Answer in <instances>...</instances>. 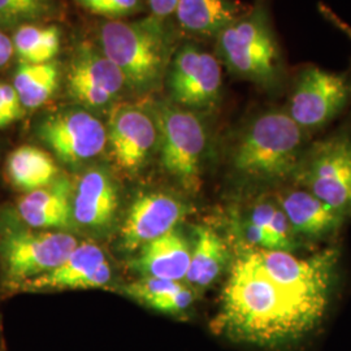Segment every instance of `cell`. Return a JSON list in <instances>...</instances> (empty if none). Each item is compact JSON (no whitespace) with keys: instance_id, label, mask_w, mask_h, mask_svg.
I'll use <instances>...</instances> for the list:
<instances>
[{"instance_id":"cell-28","label":"cell","mask_w":351,"mask_h":351,"mask_svg":"<svg viewBox=\"0 0 351 351\" xmlns=\"http://www.w3.org/2000/svg\"><path fill=\"white\" fill-rule=\"evenodd\" d=\"M319 12L323 14V17L326 19V21H329L332 25L336 26L339 32H342L346 37L349 38L351 42V26L346 24L342 19H339V16L332 11V8H329L326 4L320 3L319 4Z\"/></svg>"},{"instance_id":"cell-1","label":"cell","mask_w":351,"mask_h":351,"mask_svg":"<svg viewBox=\"0 0 351 351\" xmlns=\"http://www.w3.org/2000/svg\"><path fill=\"white\" fill-rule=\"evenodd\" d=\"M337 263L336 249L307 258L288 251H242L230 267L213 332L269 350L301 343L326 317Z\"/></svg>"},{"instance_id":"cell-21","label":"cell","mask_w":351,"mask_h":351,"mask_svg":"<svg viewBox=\"0 0 351 351\" xmlns=\"http://www.w3.org/2000/svg\"><path fill=\"white\" fill-rule=\"evenodd\" d=\"M5 171L13 188L24 194L49 186L60 176L50 154L32 145L14 149L8 155Z\"/></svg>"},{"instance_id":"cell-14","label":"cell","mask_w":351,"mask_h":351,"mask_svg":"<svg viewBox=\"0 0 351 351\" xmlns=\"http://www.w3.org/2000/svg\"><path fill=\"white\" fill-rule=\"evenodd\" d=\"M188 207L167 193H146L129 207L121 226V245L128 252L142 249L151 241L176 229Z\"/></svg>"},{"instance_id":"cell-16","label":"cell","mask_w":351,"mask_h":351,"mask_svg":"<svg viewBox=\"0 0 351 351\" xmlns=\"http://www.w3.org/2000/svg\"><path fill=\"white\" fill-rule=\"evenodd\" d=\"M119 207L116 182L103 168L88 169L80 177L73 190V221L85 228L110 226Z\"/></svg>"},{"instance_id":"cell-5","label":"cell","mask_w":351,"mask_h":351,"mask_svg":"<svg viewBox=\"0 0 351 351\" xmlns=\"http://www.w3.org/2000/svg\"><path fill=\"white\" fill-rule=\"evenodd\" d=\"M80 242L58 230H39L21 221L16 210H0V287L14 293L24 281L43 275L69 256Z\"/></svg>"},{"instance_id":"cell-4","label":"cell","mask_w":351,"mask_h":351,"mask_svg":"<svg viewBox=\"0 0 351 351\" xmlns=\"http://www.w3.org/2000/svg\"><path fill=\"white\" fill-rule=\"evenodd\" d=\"M216 40L217 59L236 77L265 90L282 85L285 64L265 0H256Z\"/></svg>"},{"instance_id":"cell-29","label":"cell","mask_w":351,"mask_h":351,"mask_svg":"<svg viewBox=\"0 0 351 351\" xmlns=\"http://www.w3.org/2000/svg\"><path fill=\"white\" fill-rule=\"evenodd\" d=\"M14 49H13L12 38L8 37L4 32L0 30V68L5 66L11 62Z\"/></svg>"},{"instance_id":"cell-17","label":"cell","mask_w":351,"mask_h":351,"mask_svg":"<svg viewBox=\"0 0 351 351\" xmlns=\"http://www.w3.org/2000/svg\"><path fill=\"white\" fill-rule=\"evenodd\" d=\"M274 199L287 215L297 237L319 239L339 229L343 215L297 185L277 191Z\"/></svg>"},{"instance_id":"cell-2","label":"cell","mask_w":351,"mask_h":351,"mask_svg":"<svg viewBox=\"0 0 351 351\" xmlns=\"http://www.w3.org/2000/svg\"><path fill=\"white\" fill-rule=\"evenodd\" d=\"M306 150V132L288 112L268 110L242 130L232 152V167L247 181L278 184L294 178Z\"/></svg>"},{"instance_id":"cell-15","label":"cell","mask_w":351,"mask_h":351,"mask_svg":"<svg viewBox=\"0 0 351 351\" xmlns=\"http://www.w3.org/2000/svg\"><path fill=\"white\" fill-rule=\"evenodd\" d=\"M75 186L64 176L51 185L24 194L17 202L16 213L26 226L39 230L65 229L73 221Z\"/></svg>"},{"instance_id":"cell-23","label":"cell","mask_w":351,"mask_h":351,"mask_svg":"<svg viewBox=\"0 0 351 351\" xmlns=\"http://www.w3.org/2000/svg\"><path fill=\"white\" fill-rule=\"evenodd\" d=\"M12 43L21 64L50 63L62 47V32L53 25L20 26L13 34Z\"/></svg>"},{"instance_id":"cell-25","label":"cell","mask_w":351,"mask_h":351,"mask_svg":"<svg viewBox=\"0 0 351 351\" xmlns=\"http://www.w3.org/2000/svg\"><path fill=\"white\" fill-rule=\"evenodd\" d=\"M58 10L56 0H0V30L39 25L55 17Z\"/></svg>"},{"instance_id":"cell-6","label":"cell","mask_w":351,"mask_h":351,"mask_svg":"<svg viewBox=\"0 0 351 351\" xmlns=\"http://www.w3.org/2000/svg\"><path fill=\"white\" fill-rule=\"evenodd\" d=\"M164 169L189 193L202 186V167L208 136L201 119L177 104H159L155 110Z\"/></svg>"},{"instance_id":"cell-30","label":"cell","mask_w":351,"mask_h":351,"mask_svg":"<svg viewBox=\"0 0 351 351\" xmlns=\"http://www.w3.org/2000/svg\"><path fill=\"white\" fill-rule=\"evenodd\" d=\"M13 120L10 116V113L7 111V107L4 104V99L0 91V128H7L8 125L12 124Z\"/></svg>"},{"instance_id":"cell-26","label":"cell","mask_w":351,"mask_h":351,"mask_svg":"<svg viewBox=\"0 0 351 351\" xmlns=\"http://www.w3.org/2000/svg\"><path fill=\"white\" fill-rule=\"evenodd\" d=\"M86 11L112 20L133 16L142 10V0H75Z\"/></svg>"},{"instance_id":"cell-27","label":"cell","mask_w":351,"mask_h":351,"mask_svg":"<svg viewBox=\"0 0 351 351\" xmlns=\"http://www.w3.org/2000/svg\"><path fill=\"white\" fill-rule=\"evenodd\" d=\"M146 1L150 8L151 16L162 20L173 14L176 7L178 4V0H146Z\"/></svg>"},{"instance_id":"cell-11","label":"cell","mask_w":351,"mask_h":351,"mask_svg":"<svg viewBox=\"0 0 351 351\" xmlns=\"http://www.w3.org/2000/svg\"><path fill=\"white\" fill-rule=\"evenodd\" d=\"M66 86L71 97L86 108H103L111 104L126 88L120 69L93 46L75 51L68 69Z\"/></svg>"},{"instance_id":"cell-12","label":"cell","mask_w":351,"mask_h":351,"mask_svg":"<svg viewBox=\"0 0 351 351\" xmlns=\"http://www.w3.org/2000/svg\"><path fill=\"white\" fill-rule=\"evenodd\" d=\"M159 132L155 119L136 106L112 111L107 128V145L114 164L126 173H136L156 147Z\"/></svg>"},{"instance_id":"cell-10","label":"cell","mask_w":351,"mask_h":351,"mask_svg":"<svg viewBox=\"0 0 351 351\" xmlns=\"http://www.w3.org/2000/svg\"><path fill=\"white\" fill-rule=\"evenodd\" d=\"M38 137L60 162L80 165L104 151L107 128L85 108H66L43 119Z\"/></svg>"},{"instance_id":"cell-19","label":"cell","mask_w":351,"mask_h":351,"mask_svg":"<svg viewBox=\"0 0 351 351\" xmlns=\"http://www.w3.org/2000/svg\"><path fill=\"white\" fill-rule=\"evenodd\" d=\"M190 256L188 241L173 229L145 245L136 264L145 277L182 282L188 274Z\"/></svg>"},{"instance_id":"cell-9","label":"cell","mask_w":351,"mask_h":351,"mask_svg":"<svg viewBox=\"0 0 351 351\" xmlns=\"http://www.w3.org/2000/svg\"><path fill=\"white\" fill-rule=\"evenodd\" d=\"M175 104L186 110L213 108L221 97L220 60L194 45L177 50L165 75Z\"/></svg>"},{"instance_id":"cell-22","label":"cell","mask_w":351,"mask_h":351,"mask_svg":"<svg viewBox=\"0 0 351 351\" xmlns=\"http://www.w3.org/2000/svg\"><path fill=\"white\" fill-rule=\"evenodd\" d=\"M60 84V69L55 62L21 64L13 77L12 86L24 110H37L50 101Z\"/></svg>"},{"instance_id":"cell-7","label":"cell","mask_w":351,"mask_h":351,"mask_svg":"<svg viewBox=\"0 0 351 351\" xmlns=\"http://www.w3.org/2000/svg\"><path fill=\"white\" fill-rule=\"evenodd\" d=\"M298 186L342 213H351V138L339 133L307 149L294 175Z\"/></svg>"},{"instance_id":"cell-8","label":"cell","mask_w":351,"mask_h":351,"mask_svg":"<svg viewBox=\"0 0 351 351\" xmlns=\"http://www.w3.org/2000/svg\"><path fill=\"white\" fill-rule=\"evenodd\" d=\"M349 97L350 86L345 75L307 65L298 72L285 111L307 133L324 128L339 116Z\"/></svg>"},{"instance_id":"cell-18","label":"cell","mask_w":351,"mask_h":351,"mask_svg":"<svg viewBox=\"0 0 351 351\" xmlns=\"http://www.w3.org/2000/svg\"><path fill=\"white\" fill-rule=\"evenodd\" d=\"M249 8L236 0H178L176 19L191 36L216 37Z\"/></svg>"},{"instance_id":"cell-20","label":"cell","mask_w":351,"mask_h":351,"mask_svg":"<svg viewBox=\"0 0 351 351\" xmlns=\"http://www.w3.org/2000/svg\"><path fill=\"white\" fill-rule=\"evenodd\" d=\"M228 259L229 251L223 237L210 226H198L184 284L193 289L211 287L223 274Z\"/></svg>"},{"instance_id":"cell-13","label":"cell","mask_w":351,"mask_h":351,"mask_svg":"<svg viewBox=\"0 0 351 351\" xmlns=\"http://www.w3.org/2000/svg\"><path fill=\"white\" fill-rule=\"evenodd\" d=\"M111 278L112 268L101 247L94 243H78L62 263L43 275L26 280L14 293L104 288Z\"/></svg>"},{"instance_id":"cell-24","label":"cell","mask_w":351,"mask_h":351,"mask_svg":"<svg viewBox=\"0 0 351 351\" xmlns=\"http://www.w3.org/2000/svg\"><path fill=\"white\" fill-rule=\"evenodd\" d=\"M250 221L261 226L272 239L275 250L293 252L298 247V237L289 223L287 215L274 198L255 202L246 216Z\"/></svg>"},{"instance_id":"cell-3","label":"cell","mask_w":351,"mask_h":351,"mask_svg":"<svg viewBox=\"0 0 351 351\" xmlns=\"http://www.w3.org/2000/svg\"><path fill=\"white\" fill-rule=\"evenodd\" d=\"M99 39L101 52L120 69L126 88L147 93L165 78L173 42L162 19L110 20L101 26Z\"/></svg>"}]
</instances>
